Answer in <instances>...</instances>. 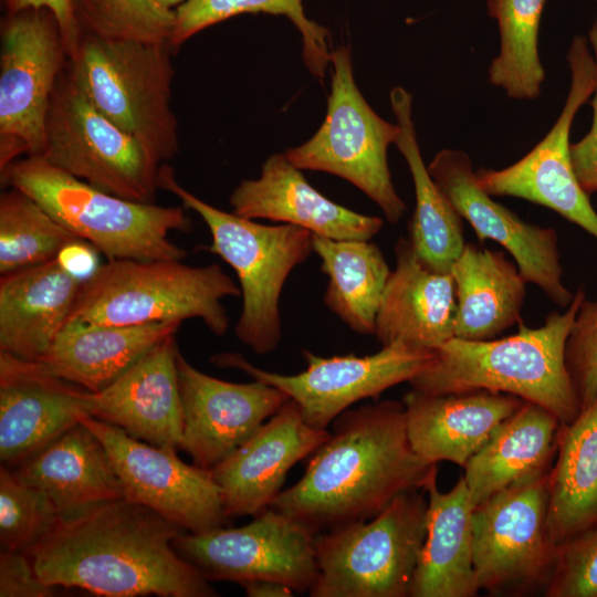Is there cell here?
I'll list each match as a JSON object with an SVG mask.
<instances>
[{"mask_svg": "<svg viewBox=\"0 0 597 597\" xmlns=\"http://www.w3.org/2000/svg\"><path fill=\"white\" fill-rule=\"evenodd\" d=\"M450 273L457 294L454 337L493 339L522 321L527 281L504 252L465 243Z\"/></svg>", "mask_w": 597, "mask_h": 597, "instance_id": "cell-30", "label": "cell"}, {"mask_svg": "<svg viewBox=\"0 0 597 597\" xmlns=\"http://www.w3.org/2000/svg\"><path fill=\"white\" fill-rule=\"evenodd\" d=\"M11 470L44 491L62 517L124 498L104 444L81 420Z\"/></svg>", "mask_w": 597, "mask_h": 597, "instance_id": "cell-25", "label": "cell"}, {"mask_svg": "<svg viewBox=\"0 0 597 597\" xmlns=\"http://www.w3.org/2000/svg\"><path fill=\"white\" fill-rule=\"evenodd\" d=\"M232 212L297 226L336 240H370L384 221L345 208L313 188L285 154L270 156L255 179L242 180L230 196Z\"/></svg>", "mask_w": 597, "mask_h": 597, "instance_id": "cell-22", "label": "cell"}, {"mask_svg": "<svg viewBox=\"0 0 597 597\" xmlns=\"http://www.w3.org/2000/svg\"><path fill=\"white\" fill-rule=\"evenodd\" d=\"M565 364L582 409L597 397V297H585L565 344Z\"/></svg>", "mask_w": 597, "mask_h": 597, "instance_id": "cell-40", "label": "cell"}, {"mask_svg": "<svg viewBox=\"0 0 597 597\" xmlns=\"http://www.w3.org/2000/svg\"><path fill=\"white\" fill-rule=\"evenodd\" d=\"M321 270L328 276L325 305L349 328L373 335L390 269L369 240H336L313 235Z\"/></svg>", "mask_w": 597, "mask_h": 597, "instance_id": "cell-33", "label": "cell"}, {"mask_svg": "<svg viewBox=\"0 0 597 597\" xmlns=\"http://www.w3.org/2000/svg\"><path fill=\"white\" fill-rule=\"evenodd\" d=\"M558 418L524 400L464 465L474 507L498 492L549 470L557 449Z\"/></svg>", "mask_w": 597, "mask_h": 597, "instance_id": "cell-28", "label": "cell"}, {"mask_svg": "<svg viewBox=\"0 0 597 597\" xmlns=\"http://www.w3.org/2000/svg\"><path fill=\"white\" fill-rule=\"evenodd\" d=\"M55 588L40 578L27 553L1 549L0 597H50Z\"/></svg>", "mask_w": 597, "mask_h": 597, "instance_id": "cell-41", "label": "cell"}, {"mask_svg": "<svg viewBox=\"0 0 597 597\" xmlns=\"http://www.w3.org/2000/svg\"><path fill=\"white\" fill-rule=\"evenodd\" d=\"M250 597H291L295 591L289 585L271 579H253L239 584Z\"/></svg>", "mask_w": 597, "mask_h": 597, "instance_id": "cell-45", "label": "cell"}, {"mask_svg": "<svg viewBox=\"0 0 597 597\" xmlns=\"http://www.w3.org/2000/svg\"><path fill=\"white\" fill-rule=\"evenodd\" d=\"M585 297L580 286L563 313H549L534 328L521 323L507 337H453L433 350L431 364L409 384L433 395L479 389L505 392L540 405L561 423H568L582 407L565 364V344Z\"/></svg>", "mask_w": 597, "mask_h": 597, "instance_id": "cell-3", "label": "cell"}, {"mask_svg": "<svg viewBox=\"0 0 597 597\" xmlns=\"http://www.w3.org/2000/svg\"><path fill=\"white\" fill-rule=\"evenodd\" d=\"M82 240L25 192L9 187L0 195V274L54 260L67 244Z\"/></svg>", "mask_w": 597, "mask_h": 597, "instance_id": "cell-36", "label": "cell"}, {"mask_svg": "<svg viewBox=\"0 0 597 597\" xmlns=\"http://www.w3.org/2000/svg\"><path fill=\"white\" fill-rule=\"evenodd\" d=\"M1 184L33 198L49 214L107 260H184L170 240L191 221L181 207L127 200L103 191L41 156H25L0 170Z\"/></svg>", "mask_w": 597, "mask_h": 597, "instance_id": "cell-4", "label": "cell"}, {"mask_svg": "<svg viewBox=\"0 0 597 597\" xmlns=\"http://www.w3.org/2000/svg\"><path fill=\"white\" fill-rule=\"evenodd\" d=\"M551 469L474 507L473 565L480 590L491 596L544 591L556 556L547 530Z\"/></svg>", "mask_w": 597, "mask_h": 597, "instance_id": "cell-11", "label": "cell"}, {"mask_svg": "<svg viewBox=\"0 0 597 597\" xmlns=\"http://www.w3.org/2000/svg\"><path fill=\"white\" fill-rule=\"evenodd\" d=\"M171 50L169 43L109 40L83 32L66 65L87 100L159 164L179 149L171 108Z\"/></svg>", "mask_w": 597, "mask_h": 597, "instance_id": "cell-7", "label": "cell"}, {"mask_svg": "<svg viewBox=\"0 0 597 597\" xmlns=\"http://www.w3.org/2000/svg\"><path fill=\"white\" fill-rule=\"evenodd\" d=\"M245 13L284 15L302 36V56L308 71L322 80L331 64L332 51L326 28L305 15L302 0H185L175 9L169 40L177 49L198 32Z\"/></svg>", "mask_w": 597, "mask_h": 597, "instance_id": "cell-35", "label": "cell"}, {"mask_svg": "<svg viewBox=\"0 0 597 597\" xmlns=\"http://www.w3.org/2000/svg\"><path fill=\"white\" fill-rule=\"evenodd\" d=\"M303 356L307 367L295 375L258 368L238 353L217 354L211 362L280 389L296 402L308 425L326 429L355 402L409 383L431 364L434 352L392 343L366 356L320 357L308 350Z\"/></svg>", "mask_w": 597, "mask_h": 597, "instance_id": "cell-14", "label": "cell"}, {"mask_svg": "<svg viewBox=\"0 0 597 597\" xmlns=\"http://www.w3.org/2000/svg\"><path fill=\"white\" fill-rule=\"evenodd\" d=\"M24 8H45L50 10L61 29L69 59H72L82 39V28L75 14L73 0H15L11 11Z\"/></svg>", "mask_w": 597, "mask_h": 597, "instance_id": "cell-43", "label": "cell"}, {"mask_svg": "<svg viewBox=\"0 0 597 597\" xmlns=\"http://www.w3.org/2000/svg\"><path fill=\"white\" fill-rule=\"evenodd\" d=\"M570 87L547 135L524 157L503 169L480 168L479 186L492 197H515L546 207L597 241V212L579 186L570 159L569 133L578 109L594 94L597 67L588 39L576 35L566 54Z\"/></svg>", "mask_w": 597, "mask_h": 597, "instance_id": "cell-13", "label": "cell"}, {"mask_svg": "<svg viewBox=\"0 0 597 597\" xmlns=\"http://www.w3.org/2000/svg\"><path fill=\"white\" fill-rule=\"evenodd\" d=\"M85 389L31 360L0 350V460L14 468L85 413Z\"/></svg>", "mask_w": 597, "mask_h": 597, "instance_id": "cell-21", "label": "cell"}, {"mask_svg": "<svg viewBox=\"0 0 597 597\" xmlns=\"http://www.w3.org/2000/svg\"><path fill=\"white\" fill-rule=\"evenodd\" d=\"M240 295V286L217 263L108 260L83 282L66 323L132 326L198 318L222 336L230 323L222 300Z\"/></svg>", "mask_w": 597, "mask_h": 597, "instance_id": "cell-5", "label": "cell"}, {"mask_svg": "<svg viewBox=\"0 0 597 597\" xmlns=\"http://www.w3.org/2000/svg\"><path fill=\"white\" fill-rule=\"evenodd\" d=\"M316 534L270 506L241 527L184 532L174 546L208 580L271 579L308 593L318 572Z\"/></svg>", "mask_w": 597, "mask_h": 597, "instance_id": "cell-15", "label": "cell"}, {"mask_svg": "<svg viewBox=\"0 0 597 597\" xmlns=\"http://www.w3.org/2000/svg\"><path fill=\"white\" fill-rule=\"evenodd\" d=\"M161 4L169 9H176L179 4H181L185 0H158Z\"/></svg>", "mask_w": 597, "mask_h": 597, "instance_id": "cell-46", "label": "cell"}, {"mask_svg": "<svg viewBox=\"0 0 597 597\" xmlns=\"http://www.w3.org/2000/svg\"><path fill=\"white\" fill-rule=\"evenodd\" d=\"M390 272L376 317L375 336L385 346L402 343L434 350L454 337L455 283L451 273L428 269L416 256L409 239L395 245Z\"/></svg>", "mask_w": 597, "mask_h": 597, "instance_id": "cell-24", "label": "cell"}, {"mask_svg": "<svg viewBox=\"0 0 597 597\" xmlns=\"http://www.w3.org/2000/svg\"><path fill=\"white\" fill-rule=\"evenodd\" d=\"M547 597H597V526L556 546Z\"/></svg>", "mask_w": 597, "mask_h": 597, "instance_id": "cell-39", "label": "cell"}, {"mask_svg": "<svg viewBox=\"0 0 597 597\" xmlns=\"http://www.w3.org/2000/svg\"><path fill=\"white\" fill-rule=\"evenodd\" d=\"M390 105L399 126L395 143L411 174L416 206L409 223V242L428 269L450 273L465 241L463 218L432 179L425 165L412 121V97L401 86L390 92Z\"/></svg>", "mask_w": 597, "mask_h": 597, "instance_id": "cell-31", "label": "cell"}, {"mask_svg": "<svg viewBox=\"0 0 597 597\" xmlns=\"http://www.w3.org/2000/svg\"><path fill=\"white\" fill-rule=\"evenodd\" d=\"M181 323L105 325L70 322L39 359L60 378L87 391H98L113 383L140 356Z\"/></svg>", "mask_w": 597, "mask_h": 597, "instance_id": "cell-29", "label": "cell"}, {"mask_svg": "<svg viewBox=\"0 0 597 597\" xmlns=\"http://www.w3.org/2000/svg\"><path fill=\"white\" fill-rule=\"evenodd\" d=\"M588 40L597 67V19L589 30ZM590 105L593 108V123L589 132L577 143L570 144L574 174L579 186L588 196L597 192V77Z\"/></svg>", "mask_w": 597, "mask_h": 597, "instance_id": "cell-42", "label": "cell"}, {"mask_svg": "<svg viewBox=\"0 0 597 597\" xmlns=\"http://www.w3.org/2000/svg\"><path fill=\"white\" fill-rule=\"evenodd\" d=\"M596 2H597V0H596Z\"/></svg>", "mask_w": 597, "mask_h": 597, "instance_id": "cell-48", "label": "cell"}, {"mask_svg": "<svg viewBox=\"0 0 597 597\" xmlns=\"http://www.w3.org/2000/svg\"><path fill=\"white\" fill-rule=\"evenodd\" d=\"M83 32L109 40L168 43L175 10L158 0H73Z\"/></svg>", "mask_w": 597, "mask_h": 597, "instance_id": "cell-37", "label": "cell"}, {"mask_svg": "<svg viewBox=\"0 0 597 597\" xmlns=\"http://www.w3.org/2000/svg\"><path fill=\"white\" fill-rule=\"evenodd\" d=\"M160 189H165L195 211L206 223L211 243L203 247L220 256L235 272L242 310L235 324L238 339L258 355L273 352L282 338L280 297L292 270L314 251L313 233L283 223L261 224L227 212L184 188L172 168L161 164Z\"/></svg>", "mask_w": 597, "mask_h": 597, "instance_id": "cell-6", "label": "cell"}, {"mask_svg": "<svg viewBox=\"0 0 597 597\" xmlns=\"http://www.w3.org/2000/svg\"><path fill=\"white\" fill-rule=\"evenodd\" d=\"M401 402L413 451L430 464L449 461L464 468L524 400L485 389L446 395L411 389Z\"/></svg>", "mask_w": 597, "mask_h": 597, "instance_id": "cell-23", "label": "cell"}, {"mask_svg": "<svg viewBox=\"0 0 597 597\" xmlns=\"http://www.w3.org/2000/svg\"><path fill=\"white\" fill-rule=\"evenodd\" d=\"M546 0H488V14L500 31V52L489 67L490 83L510 98L535 100L545 70L538 53L541 17Z\"/></svg>", "mask_w": 597, "mask_h": 597, "instance_id": "cell-34", "label": "cell"}, {"mask_svg": "<svg viewBox=\"0 0 597 597\" xmlns=\"http://www.w3.org/2000/svg\"><path fill=\"white\" fill-rule=\"evenodd\" d=\"M0 170L40 156L55 84L69 62L61 29L45 8L7 11L0 25Z\"/></svg>", "mask_w": 597, "mask_h": 597, "instance_id": "cell-12", "label": "cell"}, {"mask_svg": "<svg viewBox=\"0 0 597 597\" xmlns=\"http://www.w3.org/2000/svg\"><path fill=\"white\" fill-rule=\"evenodd\" d=\"M50 496L21 481L11 469L0 470V545L28 553L61 519Z\"/></svg>", "mask_w": 597, "mask_h": 597, "instance_id": "cell-38", "label": "cell"}, {"mask_svg": "<svg viewBox=\"0 0 597 597\" xmlns=\"http://www.w3.org/2000/svg\"><path fill=\"white\" fill-rule=\"evenodd\" d=\"M40 156L59 169L127 200L155 203L160 189L161 164L87 100L66 67L50 100L45 144Z\"/></svg>", "mask_w": 597, "mask_h": 597, "instance_id": "cell-10", "label": "cell"}, {"mask_svg": "<svg viewBox=\"0 0 597 597\" xmlns=\"http://www.w3.org/2000/svg\"><path fill=\"white\" fill-rule=\"evenodd\" d=\"M182 409L180 448L211 471L247 441L290 398L263 381L238 384L207 375L178 350Z\"/></svg>", "mask_w": 597, "mask_h": 597, "instance_id": "cell-18", "label": "cell"}, {"mask_svg": "<svg viewBox=\"0 0 597 597\" xmlns=\"http://www.w3.org/2000/svg\"><path fill=\"white\" fill-rule=\"evenodd\" d=\"M436 470L427 484V534L410 597H473L480 591L473 565L472 503L463 475L442 492Z\"/></svg>", "mask_w": 597, "mask_h": 597, "instance_id": "cell-27", "label": "cell"}, {"mask_svg": "<svg viewBox=\"0 0 597 597\" xmlns=\"http://www.w3.org/2000/svg\"><path fill=\"white\" fill-rule=\"evenodd\" d=\"M597 526V397L561 423L551 469L548 534L557 546Z\"/></svg>", "mask_w": 597, "mask_h": 597, "instance_id": "cell-32", "label": "cell"}, {"mask_svg": "<svg viewBox=\"0 0 597 597\" xmlns=\"http://www.w3.org/2000/svg\"><path fill=\"white\" fill-rule=\"evenodd\" d=\"M184 532L122 498L61 517L27 554L40 578L55 587L106 597L217 596L202 573L175 549Z\"/></svg>", "mask_w": 597, "mask_h": 597, "instance_id": "cell-1", "label": "cell"}, {"mask_svg": "<svg viewBox=\"0 0 597 597\" xmlns=\"http://www.w3.org/2000/svg\"><path fill=\"white\" fill-rule=\"evenodd\" d=\"M6 11H11L14 7L15 0H2Z\"/></svg>", "mask_w": 597, "mask_h": 597, "instance_id": "cell-47", "label": "cell"}, {"mask_svg": "<svg viewBox=\"0 0 597 597\" xmlns=\"http://www.w3.org/2000/svg\"><path fill=\"white\" fill-rule=\"evenodd\" d=\"M436 470L409 442L402 402L383 400L339 415L302 478L271 507L320 533L374 517L398 494L423 490Z\"/></svg>", "mask_w": 597, "mask_h": 597, "instance_id": "cell-2", "label": "cell"}, {"mask_svg": "<svg viewBox=\"0 0 597 597\" xmlns=\"http://www.w3.org/2000/svg\"><path fill=\"white\" fill-rule=\"evenodd\" d=\"M176 334L159 341L113 383L84 390L87 417L107 422L147 443L180 448L182 409L178 385Z\"/></svg>", "mask_w": 597, "mask_h": 597, "instance_id": "cell-19", "label": "cell"}, {"mask_svg": "<svg viewBox=\"0 0 597 597\" xmlns=\"http://www.w3.org/2000/svg\"><path fill=\"white\" fill-rule=\"evenodd\" d=\"M97 253L98 251L88 242L77 240L65 245L55 259L69 273L85 281L101 265Z\"/></svg>", "mask_w": 597, "mask_h": 597, "instance_id": "cell-44", "label": "cell"}, {"mask_svg": "<svg viewBox=\"0 0 597 597\" xmlns=\"http://www.w3.org/2000/svg\"><path fill=\"white\" fill-rule=\"evenodd\" d=\"M331 93L326 116L306 143L287 149L286 158L301 170L324 171L353 184L397 223L407 207L397 193L387 150L399 126L381 118L358 90L347 46L332 51Z\"/></svg>", "mask_w": 597, "mask_h": 597, "instance_id": "cell-9", "label": "cell"}, {"mask_svg": "<svg viewBox=\"0 0 597 597\" xmlns=\"http://www.w3.org/2000/svg\"><path fill=\"white\" fill-rule=\"evenodd\" d=\"M84 281L56 259L0 279V350L39 360L64 327Z\"/></svg>", "mask_w": 597, "mask_h": 597, "instance_id": "cell-26", "label": "cell"}, {"mask_svg": "<svg viewBox=\"0 0 597 597\" xmlns=\"http://www.w3.org/2000/svg\"><path fill=\"white\" fill-rule=\"evenodd\" d=\"M331 432L308 425L289 399L247 441L211 470L229 516L258 515L272 505L291 468Z\"/></svg>", "mask_w": 597, "mask_h": 597, "instance_id": "cell-20", "label": "cell"}, {"mask_svg": "<svg viewBox=\"0 0 597 597\" xmlns=\"http://www.w3.org/2000/svg\"><path fill=\"white\" fill-rule=\"evenodd\" d=\"M102 441L124 498L157 512L189 533L223 527L229 515L211 471L181 461L176 450L138 440L123 429L83 417Z\"/></svg>", "mask_w": 597, "mask_h": 597, "instance_id": "cell-16", "label": "cell"}, {"mask_svg": "<svg viewBox=\"0 0 597 597\" xmlns=\"http://www.w3.org/2000/svg\"><path fill=\"white\" fill-rule=\"evenodd\" d=\"M423 490L398 494L367 520L317 533L311 597H408L427 534Z\"/></svg>", "mask_w": 597, "mask_h": 597, "instance_id": "cell-8", "label": "cell"}, {"mask_svg": "<svg viewBox=\"0 0 597 597\" xmlns=\"http://www.w3.org/2000/svg\"><path fill=\"white\" fill-rule=\"evenodd\" d=\"M428 170L480 241L493 240L514 259L521 274L549 301L566 308L574 293L563 283L558 233L528 223L492 199L478 184L470 156L460 149L437 153Z\"/></svg>", "mask_w": 597, "mask_h": 597, "instance_id": "cell-17", "label": "cell"}]
</instances>
